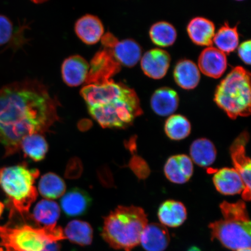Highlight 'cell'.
Instances as JSON below:
<instances>
[{"instance_id": "11", "label": "cell", "mask_w": 251, "mask_h": 251, "mask_svg": "<svg viewBox=\"0 0 251 251\" xmlns=\"http://www.w3.org/2000/svg\"><path fill=\"white\" fill-rule=\"evenodd\" d=\"M171 56L168 52L160 49L147 51L141 59V67L147 76L153 79L164 77L170 66Z\"/></svg>"}, {"instance_id": "16", "label": "cell", "mask_w": 251, "mask_h": 251, "mask_svg": "<svg viewBox=\"0 0 251 251\" xmlns=\"http://www.w3.org/2000/svg\"><path fill=\"white\" fill-rule=\"evenodd\" d=\"M213 181L216 189L223 195L234 196L244 190L242 178L234 168L219 169L213 175Z\"/></svg>"}, {"instance_id": "8", "label": "cell", "mask_w": 251, "mask_h": 251, "mask_svg": "<svg viewBox=\"0 0 251 251\" xmlns=\"http://www.w3.org/2000/svg\"><path fill=\"white\" fill-rule=\"evenodd\" d=\"M121 65L115 60L111 51L103 48L97 52L91 61L85 81L87 84H100L107 82L120 72Z\"/></svg>"}, {"instance_id": "9", "label": "cell", "mask_w": 251, "mask_h": 251, "mask_svg": "<svg viewBox=\"0 0 251 251\" xmlns=\"http://www.w3.org/2000/svg\"><path fill=\"white\" fill-rule=\"evenodd\" d=\"M101 42L103 48L108 49L121 65L133 67L141 59V47L132 39L119 41L112 33L108 32L102 37Z\"/></svg>"}, {"instance_id": "27", "label": "cell", "mask_w": 251, "mask_h": 251, "mask_svg": "<svg viewBox=\"0 0 251 251\" xmlns=\"http://www.w3.org/2000/svg\"><path fill=\"white\" fill-rule=\"evenodd\" d=\"M213 43H215L216 48L225 54L233 52L239 43L237 26L232 27L226 23L215 34Z\"/></svg>"}, {"instance_id": "28", "label": "cell", "mask_w": 251, "mask_h": 251, "mask_svg": "<svg viewBox=\"0 0 251 251\" xmlns=\"http://www.w3.org/2000/svg\"><path fill=\"white\" fill-rule=\"evenodd\" d=\"M41 195L49 199H57L64 195L66 184L62 178L53 173L43 175L39 183Z\"/></svg>"}, {"instance_id": "18", "label": "cell", "mask_w": 251, "mask_h": 251, "mask_svg": "<svg viewBox=\"0 0 251 251\" xmlns=\"http://www.w3.org/2000/svg\"><path fill=\"white\" fill-rule=\"evenodd\" d=\"M170 242V235L164 225L147 224L140 237V243L147 251H164Z\"/></svg>"}, {"instance_id": "34", "label": "cell", "mask_w": 251, "mask_h": 251, "mask_svg": "<svg viewBox=\"0 0 251 251\" xmlns=\"http://www.w3.org/2000/svg\"><path fill=\"white\" fill-rule=\"evenodd\" d=\"M31 1L36 3V4H41V3L45 2L47 1V0H31Z\"/></svg>"}, {"instance_id": "26", "label": "cell", "mask_w": 251, "mask_h": 251, "mask_svg": "<svg viewBox=\"0 0 251 251\" xmlns=\"http://www.w3.org/2000/svg\"><path fill=\"white\" fill-rule=\"evenodd\" d=\"M25 156L39 162L45 159L49 146L45 138L40 134H33L25 137L21 143Z\"/></svg>"}, {"instance_id": "38", "label": "cell", "mask_w": 251, "mask_h": 251, "mask_svg": "<svg viewBox=\"0 0 251 251\" xmlns=\"http://www.w3.org/2000/svg\"><path fill=\"white\" fill-rule=\"evenodd\" d=\"M236 1H244V0H236Z\"/></svg>"}, {"instance_id": "37", "label": "cell", "mask_w": 251, "mask_h": 251, "mask_svg": "<svg viewBox=\"0 0 251 251\" xmlns=\"http://www.w3.org/2000/svg\"><path fill=\"white\" fill-rule=\"evenodd\" d=\"M0 251H4V250H3V249H2V248H0Z\"/></svg>"}, {"instance_id": "17", "label": "cell", "mask_w": 251, "mask_h": 251, "mask_svg": "<svg viewBox=\"0 0 251 251\" xmlns=\"http://www.w3.org/2000/svg\"><path fill=\"white\" fill-rule=\"evenodd\" d=\"M75 30L78 38L84 43L93 45L102 38L104 27L98 17L87 14L78 19L75 24Z\"/></svg>"}, {"instance_id": "1", "label": "cell", "mask_w": 251, "mask_h": 251, "mask_svg": "<svg viewBox=\"0 0 251 251\" xmlns=\"http://www.w3.org/2000/svg\"><path fill=\"white\" fill-rule=\"evenodd\" d=\"M58 101L37 80L18 81L0 90V144L6 157L17 153L25 137L42 134L59 121Z\"/></svg>"}, {"instance_id": "12", "label": "cell", "mask_w": 251, "mask_h": 251, "mask_svg": "<svg viewBox=\"0 0 251 251\" xmlns=\"http://www.w3.org/2000/svg\"><path fill=\"white\" fill-rule=\"evenodd\" d=\"M226 55L216 47H208L199 56V69L206 76L218 78L226 70Z\"/></svg>"}, {"instance_id": "20", "label": "cell", "mask_w": 251, "mask_h": 251, "mask_svg": "<svg viewBox=\"0 0 251 251\" xmlns=\"http://www.w3.org/2000/svg\"><path fill=\"white\" fill-rule=\"evenodd\" d=\"M188 36L198 46L210 47L212 45L215 34V26L212 21L202 17L193 19L187 26Z\"/></svg>"}, {"instance_id": "30", "label": "cell", "mask_w": 251, "mask_h": 251, "mask_svg": "<svg viewBox=\"0 0 251 251\" xmlns=\"http://www.w3.org/2000/svg\"><path fill=\"white\" fill-rule=\"evenodd\" d=\"M150 36L155 45L166 47L174 45L177 38V32L171 24L159 22L151 27Z\"/></svg>"}, {"instance_id": "14", "label": "cell", "mask_w": 251, "mask_h": 251, "mask_svg": "<svg viewBox=\"0 0 251 251\" xmlns=\"http://www.w3.org/2000/svg\"><path fill=\"white\" fill-rule=\"evenodd\" d=\"M90 65L80 55L70 56L63 62L61 67L62 79L70 87H77L85 83Z\"/></svg>"}, {"instance_id": "22", "label": "cell", "mask_w": 251, "mask_h": 251, "mask_svg": "<svg viewBox=\"0 0 251 251\" xmlns=\"http://www.w3.org/2000/svg\"><path fill=\"white\" fill-rule=\"evenodd\" d=\"M174 78L178 86L185 90H192L199 84L201 75L199 67L192 61L178 62L174 71Z\"/></svg>"}, {"instance_id": "21", "label": "cell", "mask_w": 251, "mask_h": 251, "mask_svg": "<svg viewBox=\"0 0 251 251\" xmlns=\"http://www.w3.org/2000/svg\"><path fill=\"white\" fill-rule=\"evenodd\" d=\"M158 216L160 222L164 226L177 227L186 221L187 209L183 203L167 200L160 206Z\"/></svg>"}, {"instance_id": "33", "label": "cell", "mask_w": 251, "mask_h": 251, "mask_svg": "<svg viewBox=\"0 0 251 251\" xmlns=\"http://www.w3.org/2000/svg\"><path fill=\"white\" fill-rule=\"evenodd\" d=\"M43 251H60V246L57 243H50Z\"/></svg>"}, {"instance_id": "25", "label": "cell", "mask_w": 251, "mask_h": 251, "mask_svg": "<svg viewBox=\"0 0 251 251\" xmlns=\"http://www.w3.org/2000/svg\"><path fill=\"white\" fill-rule=\"evenodd\" d=\"M60 216V208L53 201L43 200L40 201L35 206L32 218L36 224L43 225L44 226L56 225Z\"/></svg>"}, {"instance_id": "3", "label": "cell", "mask_w": 251, "mask_h": 251, "mask_svg": "<svg viewBox=\"0 0 251 251\" xmlns=\"http://www.w3.org/2000/svg\"><path fill=\"white\" fill-rule=\"evenodd\" d=\"M223 219L209 225L212 238L231 250L251 248V221L243 200L220 205Z\"/></svg>"}, {"instance_id": "31", "label": "cell", "mask_w": 251, "mask_h": 251, "mask_svg": "<svg viewBox=\"0 0 251 251\" xmlns=\"http://www.w3.org/2000/svg\"><path fill=\"white\" fill-rule=\"evenodd\" d=\"M13 24L5 15H0V46L7 45L12 40L14 41L15 36L19 33V30L15 34Z\"/></svg>"}, {"instance_id": "10", "label": "cell", "mask_w": 251, "mask_h": 251, "mask_svg": "<svg viewBox=\"0 0 251 251\" xmlns=\"http://www.w3.org/2000/svg\"><path fill=\"white\" fill-rule=\"evenodd\" d=\"M249 140V134L244 131L234 141L230 149V155L234 169L240 175L244 184L242 193L244 201L251 200V162L246 153V146Z\"/></svg>"}, {"instance_id": "2", "label": "cell", "mask_w": 251, "mask_h": 251, "mask_svg": "<svg viewBox=\"0 0 251 251\" xmlns=\"http://www.w3.org/2000/svg\"><path fill=\"white\" fill-rule=\"evenodd\" d=\"M147 224V216L140 207L119 206L105 218L102 236L113 249L131 251L140 243Z\"/></svg>"}, {"instance_id": "23", "label": "cell", "mask_w": 251, "mask_h": 251, "mask_svg": "<svg viewBox=\"0 0 251 251\" xmlns=\"http://www.w3.org/2000/svg\"><path fill=\"white\" fill-rule=\"evenodd\" d=\"M191 161L202 168H208L215 162L217 152L208 139H199L194 141L190 149Z\"/></svg>"}, {"instance_id": "24", "label": "cell", "mask_w": 251, "mask_h": 251, "mask_svg": "<svg viewBox=\"0 0 251 251\" xmlns=\"http://www.w3.org/2000/svg\"><path fill=\"white\" fill-rule=\"evenodd\" d=\"M65 239L81 246H89L92 243L93 230L87 222L74 220L69 223L64 230Z\"/></svg>"}, {"instance_id": "29", "label": "cell", "mask_w": 251, "mask_h": 251, "mask_svg": "<svg viewBox=\"0 0 251 251\" xmlns=\"http://www.w3.org/2000/svg\"><path fill=\"white\" fill-rule=\"evenodd\" d=\"M191 126L189 121L181 115H172L166 120L165 131L169 139L179 141L189 136Z\"/></svg>"}, {"instance_id": "19", "label": "cell", "mask_w": 251, "mask_h": 251, "mask_svg": "<svg viewBox=\"0 0 251 251\" xmlns=\"http://www.w3.org/2000/svg\"><path fill=\"white\" fill-rule=\"evenodd\" d=\"M179 99L176 91L162 87L155 91L151 99L153 111L160 117H168L176 111Z\"/></svg>"}, {"instance_id": "4", "label": "cell", "mask_w": 251, "mask_h": 251, "mask_svg": "<svg viewBox=\"0 0 251 251\" xmlns=\"http://www.w3.org/2000/svg\"><path fill=\"white\" fill-rule=\"evenodd\" d=\"M39 175L38 169H29L25 164L0 168V188L12 211L22 216L29 212L38 195L34 183Z\"/></svg>"}, {"instance_id": "6", "label": "cell", "mask_w": 251, "mask_h": 251, "mask_svg": "<svg viewBox=\"0 0 251 251\" xmlns=\"http://www.w3.org/2000/svg\"><path fill=\"white\" fill-rule=\"evenodd\" d=\"M0 238L5 251H43L47 245L65 239L64 230L56 225L34 228L27 225L0 226Z\"/></svg>"}, {"instance_id": "13", "label": "cell", "mask_w": 251, "mask_h": 251, "mask_svg": "<svg viewBox=\"0 0 251 251\" xmlns=\"http://www.w3.org/2000/svg\"><path fill=\"white\" fill-rule=\"evenodd\" d=\"M193 162L189 156L184 154L172 156L164 166L165 176L172 183L182 184L192 177Z\"/></svg>"}, {"instance_id": "35", "label": "cell", "mask_w": 251, "mask_h": 251, "mask_svg": "<svg viewBox=\"0 0 251 251\" xmlns=\"http://www.w3.org/2000/svg\"><path fill=\"white\" fill-rule=\"evenodd\" d=\"M4 204L0 202V216L2 215L3 211H4Z\"/></svg>"}, {"instance_id": "7", "label": "cell", "mask_w": 251, "mask_h": 251, "mask_svg": "<svg viewBox=\"0 0 251 251\" xmlns=\"http://www.w3.org/2000/svg\"><path fill=\"white\" fill-rule=\"evenodd\" d=\"M88 109L90 115L103 128H126L143 114L139 97L128 86L106 104Z\"/></svg>"}, {"instance_id": "5", "label": "cell", "mask_w": 251, "mask_h": 251, "mask_svg": "<svg viewBox=\"0 0 251 251\" xmlns=\"http://www.w3.org/2000/svg\"><path fill=\"white\" fill-rule=\"evenodd\" d=\"M214 101L232 119L249 117L251 104L250 72L241 67L233 69L216 88Z\"/></svg>"}, {"instance_id": "15", "label": "cell", "mask_w": 251, "mask_h": 251, "mask_svg": "<svg viewBox=\"0 0 251 251\" xmlns=\"http://www.w3.org/2000/svg\"><path fill=\"white\" fill-rule=\"evenodd\" d=\"M92 200L86 191L78 188H72L61 200L63 211L68 217H76L86 213Z\"/></svg>"}, {"instance_id": "36", "label": "cell", "mask_w": 251, "mask_h": 251, "mask_svg": "<svg viewBox=\"0 0 251 251\" xmlns=\"http://www.w3.org/2000/svg\"><path fill=\"white\" fill-rule=\"evenodd\" d=\"M236 251H251V248H248V249H243L236 250Z\"/></svg>"}, {"instance_id": "32", "label": "cell", "mask_w": 251, "mask_h": 251, "mask_svg": "<svg viewBox=\"0 0 251 251\" xmlns=\"http://www.w3.org/2000/svg\"><path fill=\"white\" fill-rule=\"evenodd\" d=\"M251 42L247 40L241 43L238 49V56L247 65H251Z\"/></svg>"}]
</instances>
